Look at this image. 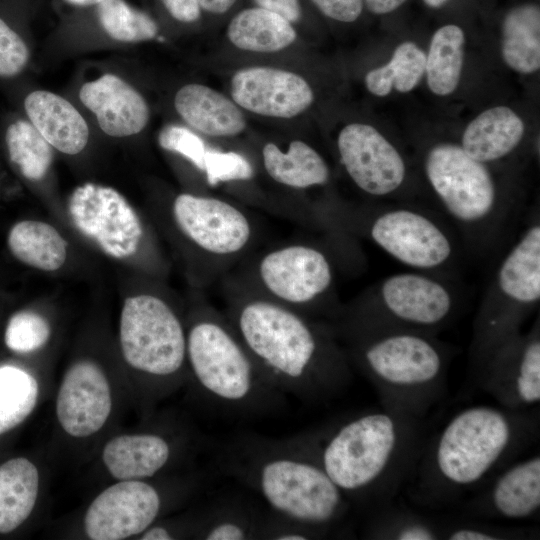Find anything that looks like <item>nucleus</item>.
<instances>
[{"instance_id": "f257e3e1", "label": "nucleus", "mask_w": 540, "mask_h": 540, "mask_svg": "<svg viewBox=\"0 0 540 540\" xmlns=\"http://www.w3.org/2000/svg\"><path fill=\"white\" fill-rule=\"evenodd\" d=\"M226 295L225 316L283 394L327 402L351 384L353 368L330 322L254 295Z\"/></svg>"}, {"instance_id": "f03ea898", "label": "nucleus", "mask_w": 540, "mask_h": 540, "mask_svg": "<svg viewBox=\"0 0 540 540\" xmlns=\"http://www.w3.org/2000/svg\"><path fill=\"white\" fill-rule=\"evenodd\" d=\"M538 415L475 405L454 414L425 440L407 482L410 497L440 507L478 487L508 464L538 434Z\"/></svg>"}, {"instance_id": "7ed1b4c3", "label": "nucleus", "mask_w": 540, "mask_h": 540, "mask_svg": "<svg viewBox=\"0 0 540 540\" xmlns=\"http://www.w3.org/2000/svg\"><path fill=\"white\" fill-rule=\"evenodd\" d=\"M319 460L350 505L374 512L406 486L425 441L423 419L365 410L311 432Z\"/></svg>"}, {"instance_id": "20e7f679", "label": "nucleus", "mask_w": 540, "mask_h": 540, "mask_svg": "<svg viewBox=\"0 0 540 540\" xmlns=\"http://www.w3.org/2000/svg\"><path fill=\"white\" fill-rule=\"evenodd\" d=\"M221 473L256 492L270 511L327 532L351 505L325 472L311 432L237 435L217 455Z\"/></svg>"}, {"instance_id": "39448f33", "label": "nucleus", "mask_w": 540, "mask_h": 540, "mask_svg": "<svg viewBox=\"0 0 540 540\" xmlns=\"http://www.w3.org/2000/svg\"><path fill=\"white\" fill-rule=\"evenodd\" d=\"M354 238L328 231L321 240L280 244L251 253L222 280L226 292L261 297L333 321L342 304L337 297V277L358 258Z\"/></svg>"}, {"instance_id": "423d86ee", "label": "nucleus", "mask_w": 540, "mask_h": 540, "mask_svg": "<svg viewBox=\"0 0 540 540\" xmlns=\"http://www.w3.org/2000/svg\"><path fill=\"white\" fill-rule=\"evenodd\" d=\"M333 329L351 367L370 381L382 407L424 419L443 397L454 350L437 335L408 330Z\"/></svg>"}, {"instance_id": "0eeeda50", "label": "nucleus", "mask_w": 540, "mask_h": 540, "mask_svg": "<svg viewBox=\"0 0 540 540\" xmlns=\"http://www.w3.org/2000/svg\"><path fill=\"white\" fill-rule=\"evenodd\" d=\"M425 178L466 248L489 256L506 241L521 207L499 186L489 164L469 156L459 143L430 146L422 160Z\"/></svg>"}, {"instance_id": "6e6552de", "label": "nucleus", "mask_w": 540, "mask_h": 540, "mask_svg": "<svg viewBox=\"0 0 540 540\" xmlns=\"http://www.w3.org/2000/svg\"><path fill=\"white\" fill-rule=\"evenodd\" d=\"M186 335L188 369L213 409L254 417L284 406L286 395L261 371L224 312L202 306Z\"/></svg>"}, {"instance_id": "1a4fd4ad", "label": "nucleus", "mask_w": 540, "mask_h": 540, "mask_svg": "<svg viewBox=\"0 0 540 540\" xmlns=\"http://www.w3.org/2000/svg\"><path fill=\"white\" fill-rule=\"evenodd\" d=\"M326 231L364 238L412 270L454 279L462 246L437 212L409 205L354 206L336 201L314 205Z\"/></svg>"}, {"instance_id": "9d476101", "label": "nucleus", "mask_w": 540, "mask_h": 540, "mask_svg": "<svg viewBox=\"0 0 540 540\" xmlns=\"http://www.w3.org/2000/svg\"><path fill=\"white\" fill-rule=\"evenodd\" d=\"M452 278L422 271L389 275L342 304L335 328L408 330L437 335L458 314Z\"/></svg>"}, {"instance_id": "9b49d317", "label": "nucleus", "mask_w": 540, "mask_h": 540, "mask_svg": "<svg viewBox=\"0 0 540 540\" xmlns=\"http://www.w3.org/2000/svg\"><path fill=\"white\" fill-rule=\"evenodd\" d=\"M540 300V217L532 212L499 261L473 322L475 371L501 343L519 333Z\"/></svg>"}, {"instance_id": "f8f14e48", "label": "nucleus", "mask_w": 540, "mask_h": 540, "mask_svg": "<svg viewBox=\"0 0 540 540\" xmlns=\"http://www.w3.org/2000/svg\"><path fill=\"white\" fill-rule=\"evenodd\" d=\"M170 219L191 250L202 283L222 280L253 252L259 234L251 212L217 196L180 193L171 203Z\"/></svg>"}, {"instance_id": "ddd939ff", "label": "nucleus", "mask_w": 540, "mask_h": 540, "mask_svg": "<svg viewBox=\"0 0 540 540\" xmlns=\"http://www.w3.org/2000/svg\"><path fill=\"white\" fill-rule=\"evenodd\" d=\"M186 328L174 308L157 294L126 298L120 317V345L126 362L156 378H172L184 370Z\"/></svg>"}, {"instance_id": "4468645a", "label": "nucleus", "mask_w": 540, "mask_h": 540, "mask_svg": "<svg viewBox=\"0 0 540 540\" xmlns=\"http://www.w3.org/2000/svg\"><path fill=\"white\" fill-rule=\"evenodd\" d=\"M69 216L84 236L108 256L127 259L144 240L138 213L116 189L95 183L77 186L68 200Z\"/></svg>"}, {"instance_id": "2eb2a0df", "label": "nucleus", "mask_w": 540, "mask_h": 540, "mask_svg": "<svg viewBox=\"0 0 540 540\" xmlns=\"http://www.w3.org/2000/svg\"><path fill=\"white\" fill-rule=\"evenodd\" d=\"M479 387L500 406L517 411L540 402V324L497 346L474 371Z\"/></svg>"}, {"instance_id": "dca6fc26", "label": "nucleus", "mask_w": 540, "mask_h": 540, "mask_svg": "<svg viewBox=\"0 0 540 540\" xmlns=\"http://www.w3.org/2000/svg\"><path fill=\"white\" fill-rule=\"evenodd\" d=\"M340 163L352 183L372 198L393 197L408 178V166L396 146L375 127L351 123L337 137Z\"/></svg>"}, {"instance_id": "f3484780", "label": "nucleus", "mask_w": 540, "mask_h": 540, "mask_svg": "<svg viewBox=\"0 0 540 540\" xmlns=\"http://www.w3.org/2000/svg\"><path fill=\"white\" fill-rule=\"evenodd\" d=\"M162 506L157 487L141 479L121 481L90 504L84 518L85 532L92 540H121L143 533Z\"/></svg>"}, {"instance_id": "a211bd4d", "label": "nucleus", "mask_w": 540, "mask_h": 540, "mask_svg": "<svg viewBox=\"0 0 540 540\" xmlns=\"http://www.w3.org/2000/svg\"><path fill=\"white\" fill-rule=\"evenodd\" d=\"M232 100L262 116L288 119L307 110L314 101L309 83L299 74L274 67H248L231 78Z\"/></svg>"}, {"instance_id": "6ab92c4d", "label": "nucleus", "mask_w": 540, "mask_h": 540, "mask_svg": "<svg viewBox=\"0 0 540 540\" xmlns=\"http://www.w3.org/2000/svg\"><path fill=\"white\" fill-rule=\"evenodd\" d=\"M112 407L110 386L101 368L82 360L66 372L58 391L56 413L73 437H87L102 428Z\"/></svg>"}, {"instance_id": "aec40b11", "label": "nucleus", "mask_w": 540, "mask_h": 540, "mask_svg": "<svg viewBox=\"0 0 540 540\" xmlns=\"http://www.w3.org/2000/svg\"><path fill=\"white\" fill-rule=\"evenodd\" d=\"M81 102L95 114L99 127L112 137H127L141 132L149 120V107L143 96L114 74L84 83Z\"/></svg>"}, {"instance_id": "412c9836", "label": "nucleus", "mask_w": 540, "mask_h": 540, "mask_svg": "<svg viewBox=\"0 0 540 540\" xmlns=\"http://www.w3.org/2000/svg\"><path fill=\"white\" fill-rule=\"evenodd\" d=\"M540 509V457L523 459L498 473L473 502L477 515L507 520L534 517Z\"/></svg>"}, {"instance_id": "4be33fe9", "label": "nucleus", "mask_w": 540, "mask_h": 540, "mask_svg": "<svg viewBox=\"0 0 540 540\" xmlns=\"http://www.w3.org/2000/svg\"><path fill=\"white\" fill-rule=\"evenodd\" d=\"M24 108L32 125L58 151L76 155L86 147L88 125L65 98L50 91L37 90L27 95Z\"/></svg>"}, {"instance_id": "5701e85b", "label": "nucleus", "mask_w": 540, "mask_h": 540, "mask_svg": "<svg viewBox=\"0 0 540 540\" xmlns=\"http://www.w3.org/2000/svg\"><path fill=\"white\" fill-rule=\"evenodd\" d=\"M174 106L186 124L210 137H234L246 128L239 106L203 84L191 83L181 87L174 97Z\"/></svg>"}, {"instance_id": "b1692460", "label": "nucleus", "mask_w": 540, "mask_h": 540, "mask_svg": "<svg viewBox=\"0 0 540 540\" xmlns=\"http://www.w3.org/2000/svg\"><path fill=\"white\" fill-rule=\"evenodd\" d=\"M524 133V122L513 109L495 106L469 122L459 144L472 158L491 165L511 155Z\"/></svg>"}, {"instance_id": "393cba45", "label": "nucleus", "mask_w": 540, "mask_h": 540, "mask_svg": "<svg viewBox=\"0 0 540 540\" xmlns=\"http://www.w3.org/2000/svg\"><path fill=\"white\" fill-rule=\"evenodd\" d=\"M173 445L157 433L121 435L103 450V461L113 477L120 480L151 478L170 462Z\"/></svg>"}, {"instance_id": "a878e982", "label": "nucleus", "mask_w": 540, "mask_h": 540, "mask_svg": "<svg viewBox=\"0 0 540 540\" xmlns=\"http://www.w3.org/2000/svg\"><path fill=\"white\" fill-rule=\"evenodd\" d=\"M262 166L278 185L295 191L326 186L331 177L323 156L302 140H292L283 150L273 142L261 149Z\"/></svg>"}, {"instance_id": "bb28decb", "label": "nucleus", "mask_w": 540, "mask_h": 540, "mask_svg": "<svg viewBox=\"0 0 540 540\" xmlns=\"http://www.w3.org/2000/svg\"><path fill=\"white\" fill-rule=\"evenodd\" d=\"M226 35L235 47L259 53L283 50L297 39L295 25L255 5L240 9L231 17Z\"/></svg>"}, {"instance_id": "cd10ccee", "label": "nucleus", "mask_w": 540, "mask_h": 540, "mask_svg": "<svg viewBox=\"0 0 540 540\" xmlns=\"http://www.w3.org/2000/svg\"><path fill=\"white\" fill-rule=\"evenodd\" d=\"M501 54L504 63L520 74L540 68V10L532 3L509 10L501 27Z\"/></svg>"}, {"instance_id": "c85d7f7f", "label": "nucleus", "mask_w": 540, "mask_h": 540, "mask_svg": "<svg viewBox=\"0 0 540 540\" xmlns=\"http://www.w3.org/2000/svg\"><path fill=\"white\" fill-rule=\"evenodd\" d=\"M39 476L26 458H14L0 466V533L20 526L32 512Z\"/></svg>"}, {"instance_id": "c756f323", "label": "nucleus", "mask_w": 540, "mask_h": 540, "mask_svg": "<svg viewBox=\"0 0 540 540\" xmlns=\"http://www.w3.org/2000/svg\"><path fill=\"white\" fill-rule=\"evenodd\" d=\"M8 247L22 263L43 271H55L67 258V244L52 225L35 220L16 223L8 234Z\"/></svg>"}, {"instance_id": "7c9ffc66", "label": "nucleus", "mask_w": 540, "mask_h": 540, "mask_svg": "<svg viewBox=\"0 0 540 540\" xmlns=\"http://www.w3.org/2000/svg\"><path fill=\"white\" fill-rule=\"evenodd\" d=\"M465 33L455 24L438 28L426 54L425 76L430 91L448 96L458 87L464 64Z\"/></svg>"}, {"instance_id": "2f4dec72", "label": "nucleus", "mask_w": 540, "mask_h": 540, "mask_svg": "<svg viewBox=\"0 0 540 540\" xmlns=\"http://www.w3.org/2000/svg\"><path fill=\"white\" fill-rule=\"evenodd\" d=\"M425 63L426 54L415 42H402L395 48L387 64L365 75V86L377 97L389 95L392 89L408 93L425 75Z\"/></svg>"}, {"instance_id": "473e14b6", "label": "nucleus", "mask_w": 540, "mask_h": 540, "mask_svg": "<svg viewBox=\"0 0 540 540\" xmlns=\"http://www.w3.org/2000/svg\"><path fill=\"white\" fill-rule=\"evenodd\" d=\"M264 514L240 503L212 504L195 532L205 540H253L261 538Z\"/></svg>"}, {"instance_id": "72a5a7b5", "label": "nucleus", "mask_w": 540, "mask_h": 540, "mask_svg": "<svg viewBox=\"0 0 540 540\" xmlns=\"http://www.w3.org/2000/svg\"><path fill=\"white\" fill-rule=\"evenodd\" d=\"M91 8L98 26L114 40L140 42L158 37L157 21L126 0H103Z\"/></svg>"}, {"instance_id": "f704fd0d", "label": "nucleus", "mask_w": 540, "mask_h": 540, "mask_svg": "<svg viewBox=\"0 0 540 540\" xmlns=\"http://www.w3.org/2000/svg\"><path fill=\"white\" fill-rule=\"evenodd\" d=\"M5 142L11 161L30 180L42 179L53 160L52 146L32 125L18 120L6 130Z\"/></svg>"}, {"instance_id": "c9c22d12", "label": "nucleus", "mask_w": 540, "mask_h": 540, "mask_svg": "<svg viewBox=\"0 0 540 540\" xmlns=\"http://www.w3.org/2000/svg\"><path fill=\"white\" fill-rule=\"evenodd\" d=\"M365 535L370 539L437 540L443 537V524L389 504L372 512Z\"/></svg>"}, {"instance_id": "e433bc0d", "label": "nucleus", "mask_w": 540, "mask_h": 540, "mask_svg": "<svg viewBox=\"0 0 540 540\" xmlns=\"http://www.w3.org/2000/svg\"><path fill=\"white\" fill-rule=\"evenodd\" d=\"M37 397L38 384L32 375L18 367H0V434L25 420Z\"/></svg>"}, {"instance_id": "4c0bfd02", "label": "nucleus", "mask_w": 540, "mask_h": 540, "mask_svg": "<svg viewBox=\"0 0 540 540\" xmlns=\"http://www.w3.org/2000/svg\"><path fill=\"white\" fill-rule=\"evenodd\" d=\"M202 173L207 185L212 188L223 184L250 182L256 175L254 165L242 153L209 147L205 153Z\"/></svg>"}, {"instance_id": "58836bf2", "label": "nucleus", "mask_w": 540, "mask_h": 540, "mask_svg": "<svg viewBox=\"0 0 540 540\" xmlns=\"http://www.w3.org/2000/svg\"><path fill=\"white\" fill-rule=\"evenodd\" d=\"M50 332L49 323L44 317L32 311H21L10 318L5 343L14 352L28 353L44 346Z\"/></svg>"}, {"instance_id": "ea45409f", "label": "nucleus", "mask_w": 540, "mask_h": 540, "mask_svg": "<svg viewBox=\"0 0 540 540\" xmlns=\"http://www.w3.org/2000/svg\"><path fill=\"white\" fill-rule=\"evenodd\" d=\"M158 144L166 151L181 155L202 172L208 146L192 130L183 126H166L158 135Z\"/></svg>"}, {"instance_id": "a19ab883", "label": "nucleus", "mask_w": 540, "mask_h": 540, "mask_svg": "<svg viewBox=\"0 0 540 540\" xmlns=\"http://www.w3.org/2000/svg\"><path fill=\"white\" fill-rule=\"evenodd\" d=\"M29 60V50L20 34L0 14V77L19 74Z\"/></svg>"}, {"instance_id": "79ce46f5", "label": "nucleus", "mask_w": 540, "mask_h": 540, "mask_svg": "<svg viewBox=\"0 0 540 540\" xmlns=\"http://www.w3.org/2000/svg\"><path fill=\"white\" fill-rule=\"evenodd\" d=\"M325 535V533L314 527L270 511L264 514L260 539L309 540L318 539Z\"/></svg>"}, {"instance_id": "37998d69", "label": "nucleus", "mask_w": 540, "mask_h": 540, "mask_svg": "<svg viewBox=\"0 0 540 540\" xmlns=\"http://www.w3.org/2000/svg\"><path fill=\"white\" fill-rule=\"evenodd\" d=\"M518 530L492 526L486 523L458 521L443 524V537L447 540H499L520 538Z\"/></svg>"}, {"instance_id": "c03bdc74", "label": "nucleus", "mask_w": 540, "mask_h": 540, "mask_svg": "<svg viewBox=\"0 0 540 540\" xmlns=\"http://www.w3.org/2000/svg\"><path fill=\"white\" fill-rule=\"evenodd\" d=\"M325 17L340 22H355L362 14L363 0H309Z\"/></svg>"}, {"instance_id": "a18cd8bd", "label": "nucleus", "mask_w": 540, "mask_h": 540, "mask_svg": "<svg viewBox=\"0 0 540 540\" xmlns=\"http://www.w3.org/2000/svg\"><path fill=\"white\" fill-rule=\"evenodd\" d=\"M164 13L173 21L192 25L198 23L203 12L197 0H156Z\"/></svg>"}, {"instance_id": "49530a36", "label": "nucleus", "mask_w": 540, "mask_h": 540, "mask_svg": "<svg viewBox=\"0 0 540 540\" xmlns=\"http://www.w3.org/2000/svg\"><path fill=\"white\" fill-rule=\"evenodd\" d=\"M255 6L275 12L293 25L303 21L305 16L302 0H252Z\"/></svg>"}, {"instance_id": "de8ad7c7", "label": "nucleus", "mask_w": 540, "mask_h": 540, "mask_svg": "<svg viewBox=\"0 0 540 540\" xmlns=\"http://www.w3.org/2000/svg\"><path fill=\"white\" fill-rule=\"evenodd\" d=\"M240 0H197L203 14L224 16L235 8Z\"/></svg>"}, {"instance_id": "09e8293b", "label": "nucleus", "mask_w": 540, "mask_h": 540, "mask_svg": "<svg viewBox=\"0 0 540 540\" xmlns=\"http://www.w3.org/2000/svg\"><path fill=\"white\" fill-rule=\"evenodd\" d=\"M405 1L406 0H363L367 9L376 15H383L393 12Z\"/></svg>"}, {"instance_id": "8fccbe9b", "label": "nucleus", "mask_w": 540, "mask_h": 540, "mask_svg": "<svg viewBox=\"0 0 540 540\" xmlns=\"http://www.w3.org/2000/svg\"><path fill=\"white\" fill-rule=\"evenodd\" d=\"M62 1L68 4L69 6H72L78 9H86V8L96 6L103 0H62Z\"/></svg>"}, {"instance_id": "3c124183", "label": "nucleus", "mask_w": 540, "mask_h": 540, "mask_svg": "<svg viewBox=\"0 0 540 540\" xmlns=\"http://www.w3.org/2000/svg\"><path fill=\"white\" fill-rule=\"evenodd\" d=\"M424 4L431 8H439L449 0H422Z\"/></svg>"}]
</instances>
